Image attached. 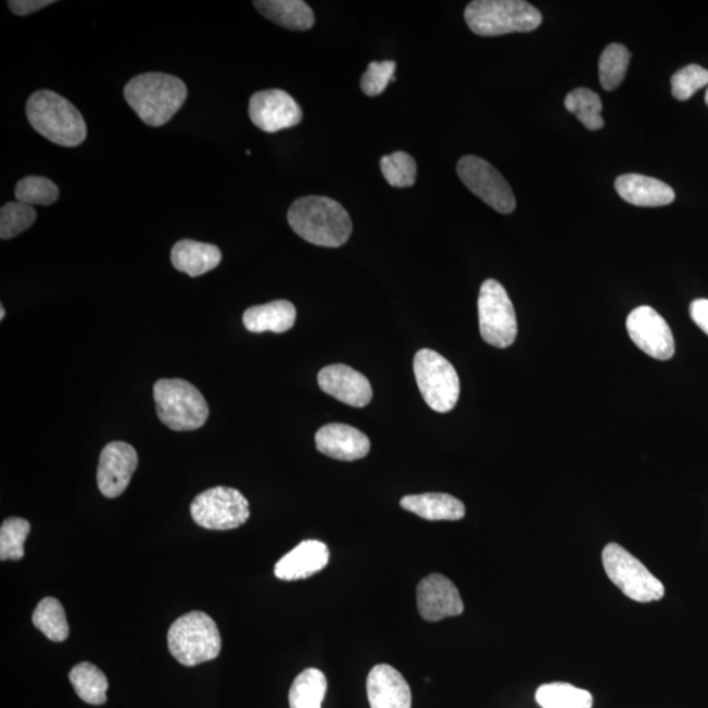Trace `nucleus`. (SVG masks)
I'll list each match as a JSON object with an SVG mask.
<instances>
[{
	"instance_id": "obj_1",
	"label": "nucleus",
	"mask_w": 708,
	"mask_h": 708,
	"mask_svg": "<svg viewBox=\"0 0 708 708\" xmlns=\"http://www.w3.org/2000/svg\"><path fill=\"white\" fill-rule=\"evenodd\" d=\"M288 223L296 236L327 249L345 244L353 230L352 219L343 205L324 195H307L293 202Z\"/></svg>"
},
{
	"instance_id": "obj_2",
	"label": "nucleus",
	"mask_w": 708,
	"mask_h": 708,
	"mask_svg": "<svg viewBox=\"0 0 708 708\" xmlns=\"http://www.w3.org/2000/svg\"><path fill=\"white\" fill-rule=\"evenodd\" d=\"M188 90L174 75L147 73L132 78L124 97L139 118L150 126L166 125L185 105Z\"/></svg>"
},
{
	"instance_id": "obj_3",
	"label": "nucleus",
	"mask_w": 708,
	"mask_h": 708,
	"mask_svg": "<svg viewBox=\"0 0 708 708\" xmlns=\"http://www.w3.org/2000/svg\"><path fill=\"white\" fill-rule=\"evenodd\" d=\"M27 117L31 128L59 147H79L87 137L81 113L53 91L41 90L31 94L27 101Z\"/></svg>"
},
{
	"instance_id": "obj_4",
	"label": "nucleus",
	"mask_w": 708,
	"mask_h": 708,
	"mask_svg": "<svg viewBox=\"0 0 708 708\" xmlns=\"http://www.w3.org/2000/svg\"><path fill=\"white\" fill-rule=\"evenodd\" d=\"M465 18L473 34L501 36L540 27L542 14L523 0H476L467 5Z\"/></svg>"
},
{
	"instance_id": "obj_5",
	"label": "nucleus",
	"mask_w": 708,
	"mask_h": 708,
	"mask_svg": "<svg viewBox=\"0 0 708 708\" xmlns=\"http://www.w3.org/2000/svg\"><path fill=\"white\" fill-rule=\"evenodd\" d=\"M168 649L186 667L217 659L223 641L216 622L202 611L177 618L167 635Z\"/></svg>"
},
{
	"instance_id": "obj_6",
	"label": "nucleus",
	"mask_w": 708,
	"mask_h": 708,
	"mask_svg": "<svg viewBox=\"0 0 708 708\" xmlns=\"http://www.w3.org/2000/svg\"><path fill=\"white\" fill-rule=\"evenodd\" d=\"M154 400L157 417L173 431H195L207 420L204 395L185 379H160L154 384Z\"/></svg>"
},
{
	"instance_id": "obj_7",
	"label": "nucleus",
	"mask_w": 708,
	"mask_h": 708,
	"mask_svg": "<svg viewBox=\"0 0 708 708\" xmlns=\"http://www.w3.org/2000/svg\"><path fill=\"white\" fill-rule=\"evenodd\" d=\"M414 371L423 401L435 413L445 414L457 406L458 372L444 356L432 350H421L416 353Z\"/></svg>"
},
{
	"instance_id": "obj_8",
	"label": "nucleus",
	"mask_w": 708,
	"mask_h": 708,
	"mask_svg": "<svg viewBox=\"0 0 708 708\" xmlns=\"http://www.w3.org/2000/svg\"><path fill=\"white\" fill-rule=\"evenodd\" d=\"M603 565L611 583L618 586L624 596L636 603L660 600L666 594L661 581L618 543H608L605 546Z\"/></svg>"
},
{
	"instance_id": "obj_9",
	"label": "nucleus",
	"mask_w": 708,
	"mask_h": 708,
	"mask_svg": "<svg viewBox=\"0 0 708 708\" xmlns=\"http://www.w3.org/2000/svg\"><path fill=\"white\" fill-rule=\"evenodd\" d=\"M480 334L486 344L508 347L518 332L517 316L507 290L496 280H486L478 300Z\"/></svg>"
},
{
	"instance_id": "obj_10",
	"label": "nucleus",
	"mask_w": 708,
	"mask_h": 708,
	"mask_svg": "<svg viewBox=\"0 0 708 708\" xmlns=\"http://www.w3.org/2000/svg\"><path fill=\"white\" fill-rule=\"evenodd\" d=\"M191 515L201 528L232 530L249 521L250 504L238 490L214 486L194 497Z\"/></svg>"
},
{
	"instance_id": "obj_11",
	"label": "nucleus",
	"mask_w": 708,
	"mask_h": 708,
	"mask_svg": "<svg viewBox=\"0 0 708 708\" xmlns=\"http://www.w3.org/2000/svg\"><path fill=\"white\" fill-rule=\"evenodd\" d=\"M459 179L486 205L502 214L515 212L516 198L509 182L482 157L466 155L458 162Z\"/></svg>"
},
{
	"instance_id": "obj_12",
	"label": "nucleus",
	"mask_w": 708,
	"mask_h": 708,
	"mask_svg": "<svg viewBox=\"0 0 708 708\" xmlns=\"http://www.w3.org/2000/svg\"><path fill=\"white\" fill-rule=\"evenodd\" d=\"M625 327L634 344L649 357L667 362L674 356L672 330L655 308L641 306L632 309Z\"/></svg>"
},
{
	"instance_id": "obj_13",
	"label": "nucleus",
	"mask_w": 708,
	"mask_h": 708,
	"mask_svg": "<svg viewBox=\"0 0 708 708\" xmlns=\"http://www.w3.org/2000/svg\"><path fill=\"white\" fill-rule=\"evenodd\" d=\"M249 115L258 129L267 132L293 128L302 122L301 106L282 90H265L252 94Z\"/></svg>"
},
{
	"instance_id": "obj_14",
	"label": "nucleus",
	"mask_w": 708,
	"mask_h": 708,
	"mask_svg": "<svg viewBox=\"0 0 708 708\" xmlns=\"http://www.w3.org/2000/svg\"><path fill=\"white\" fill-rule=\"evenodd\" d=\"M138 466L136 448L123 441H113L100 454L98 486L105 497L123 495Z\"/></svg>"
},
{
	"instance_id": "obj_15",
	"label": "nucleus",
	"mask_w": 708,
	"mask_h": 708,
	"mask_svg": "<svg viewBox=\"0 0 708 708\" xmlns=\"http://www.w3.org/2000/svg\"><path fill=\"white\" fill-rule=\"evenodd\" d=\"M417 608L428 622H439L448 617L463 615L464 600L457 586L444 574L433 573L417 585Z\"/></svg>"
},
{
	"instance_id": "obj_16",
	"label": "nucleus",
	"mask_w": 708,
	"mask_h": 708,
	"mask_svg": "<svg viewBox=\"0 0 708 708\" xmlns=\"http://www.w3.org/2000/svg\"><path fill=\"white\" fill-rule=\"evenodd\" d=\"M321 391L346 406L363 408L372 397L369 379L343 364L326 366L318 375Z\"/></svg>"
},
{
	"instance_id": "obj_17",
	"label": "nucleus",
	"mask_w": 708,
	"mask_h": 708,
	"mask_svg": "<svg viewBox=\"0 0 708 708\" xmlns=\"http://www.w3.org/2000/svg\"><path fill=\"white\" fill-rule=\"evenodd\" d=\"M316 448L327 457L346 460L363 459L370 452L368 435L346 423H327L315 434Z\"/></svg>"
},
{
	"instance_id": "obj_18",
	"label": "nucleus",
	"mask_w": 708,
	"mask_h": 708,
	"mask_svg": "<svg viewBox=\"0 0 708 708\" xmlns=\"http://www.w3.org/2000/svg\"><path fill=\"white\" fill-rule=\"evenodd\" d=\"M371 708H410L413 693L406 679L388 663L372 668L366 681Z\"/></svg>"
},
{
	"instance_id": "obj_19",
	"label": "nucleus",
	"mask_w": 708,
	"mask_h": 708,
	"mask_svg": "<svg viewBox=\"0 0 708 708\" xmlns=\"http://www.w3.org/2000/svg\"><path fill=\"white\" fill-rule=\"evenodd\" d=\"M328 561H330V549L324 542L303 541L277 561L275 574L286 581L307 579L325 570Z\"/></svg>"
},
{
	"instance_id": "obj_20",
	"label": "nucleus",
	"mask_w": 708,
	"mask_h": 708,
	"mask_svg": "<svg viewBox=\"0 0 708 708\" xmlns=\"http://www.w3.org/2000/svg\"><path fill=\"white\" fill-rule=\"evenodd\" d=\"M616 191L629 204L643 207L666 206L675 199L673 189L666 182L640 174L619 176Z\"/></svg>"
},
{
	"instance_id": "obj_21",
	"label": "nucleus",
	"mask_w": 708,
	"mask_h": 708,
	"mask_svg": "<svg viewBox=\"0 0 708 708\" xmlns=\"http://www.w3.org/2000/svg\"><path fill=\"white\" fill-rule=\"evenodd\" d=\"M220 261L223 254L217 245L191 239L179 240L170 251V263L174 267L193 278L216 269Z\"/></svg>"
},
{
	"instance_id": "obj_22",
	"label": "nucleus",
	"mask_w": 708,
	"mask_h": 708,
	"mask_svg": "<svg viewBox=\"0 0 708 708\" xmlns=\"http://www.w3.org/2000/svg\"><path fill=\"white\" fill-rule=\"evenodd\" d=\"M296 309L292 302L278 300L246 308L243 325L252 333H283L295 324Z\"/></svg>"
},
{
	"instance_id": "obj_23",
	"label": "nucleus",
	"mask_w": 708,
	"mask_h": 708,
	"mask_svg": "<svg viewBox=\"0 0 708 708\" xmlns=\"http://www.w3.org/2000/svg\"><path fill=\"white\" fill-rule=\"evenodd\" d=\"M403 509L429 521H458L466 516L465 504L447 493H421L401 501Z\"/></svg>"
},
{
	"instance_id": "obj_24",
	"label": "nucleus",
	"mask_w": 708,
	"mask_h": 708,
	"mask_svg": "<svg viewBox=\"0 0 708 708\" xmlns=\"http://www.w3.org/2000/svg\"><path fill=\"white\" fill-rule=\"evenodd\" d=\"M254 5L264 17L282 28L308 30L314 27V12L302 0H258Z\"/></svg>"
},
{
	"instance_id": "obj_25",
	"label": "nucleus",
	"mask_w": 708,
	"mask_h": 708,
	"mask_svg": "<svg viewBox=\"0 0 708 708\" xmlns=\"http://www.w3.org/2000/svg\"><path fill=\"white\" fill-rule=\"evenodd\" d=\"M68 678L75 693L86 704L93 706L105 704L109 680L97 666L91 662H80L72 669Z\"/></svg>"
},
{
	"instance_id": "obj_26",
	"label": "nucleus",
	"mask_w": 708,
	"mask_h": 708,
	"mask_svg": "<svg viewBox=\"0 0 708 708\" xmlns=\"http://www.w3.org/2000/svg\"><path fill=\"white\" fill-rule=\"evenodd\" d=\"M327 693V679L319 669L303 670L289 692L290 708H321Z\"/></svg>"
},
{
	"instance_id": "obj_27",
	"label": "nucleus",
	"mask_w": 708,
	"mask_h": 708,
	"mask_svg": "<svg viewBox=\"0 0 708 708\" xmlns=\"http://www.w3.org/2000/svg\"><path fill=\"white\" fill-rule=\"evenodd\" d=\"M535 699L542 708H592L590 692L565 682L543 685L536 691Z\"/></svg>"
},
{
	"instance_id": "obj_28",
	"label": "nucleus",
	"mask_w": 708,
	"mask_h": 708,
	"mask_svg": "<svg viewBox=\"0 0 708 708\" xmlns=\"http://www.w3.org/2000/svg\"><path fill=\"white\" fill-rule=\"evenodd\" d=\"M37 630L52 642H65L69 628L65 609L59 599L47 597L41 600L31 617Z\"/></svg>"
},
{
	"instance_id": "obj_29",
	"label": "nucleus",
	"mask_w": 708,
	"mask_h": 708,
	"mask_svg": "<svg viewBox=\"0 0 708 708\" xmlns=\"http://www.w3.org/2000/svg\"><path fill=\"white\" fill-rule=\"evenodd\" d=\"M631 53L622 43H611L606 47L598 61L599 84L606 91L616 90L621 86L628 74Z\"/></svg>"
},
{
	"instance_id": "obj_30",
	"label": "nucleus",
	"mask_w": 708,
	"mask_h": 708,
	"mask_svg": "<svg viewBox=\"0 0 708 708\" xmlns=\"http://www.w3.org/2000/svg\"><path fill=\"white\" fill-rule=\"evenodd\" d=\"M565 105L568 112L577 116L580 123L590 130H599L604 128L605 122L600 112L603 103L596 92L590 88H577L567 94Z\"/></svg>"
},
{
	"instance_id": "obj_31",
	"label": "nucleus",
	"mask_w": 708,
	"mask_h": 708,
	"mask_svg": "<svg viewBox=\"0 0 708 708\" xmlns=\"http://www.w3.org/2000/svg\"><path fill=\"white\" fill-rule=\"evenodd\" d=\"M16 201L25 205H53L60 199V189L48 177L27 176L17 182Z\"/></svg>"
},
{
	"instance_id": "obj_32",
	"label": "nucleus",
	"mask_w": 708,
	"mask_h": 708,
	"mask_svg": "<svg viewBox=\"0 0 708 708\" xmlns=\"http://www.w3.org/2000/svg\"><path fill=\"white\" fill-rule=\"evenodd\" d=\"M30 524L21 517L4 520L0 528V559L21 560L24 556V543L27 541Z\"/></svg>"
},
{
	"instance_id": "obj_33",
	"label": "nucleus",
	"mask_w": 708,
	"mask_h": 708,
	"mask_svg": "<svg viewBox=\"0 0 708 708\" xmlns=\"http://www.w3.org/2000/svg\"><path fill=\"white\" fill-rule=\"evenodd\" d=\"M381 170L389 185L394 188L413 187L417 177V164L404 151H395L381 160Z\"/></svg>"
},
{
	"instance_id": "obj_34",
	"label": "nucleus",
	"mask_w": 708,
	"mask_h": 708,
	"mask_svg": "<svg viewBox=\"0 0 708 708\" xmlns=\"http://www.w3.org/2000/svg\"><path fill=\"white\" fill-rule=\"evenodd\" d=\"M37 213L34 206L22 202H9L0 208V238L12 239L27 231L36 223Z\"/></svg>"
},
{
	"instance_id": "obj_35",
	"label": "nucleus",
	"mask_w": 708,
	"mask_h": 708,
	"mask_svg": "<svg viewBox=\"0 0 708 708\" xmlns=\"http://www.w3.org/2000/svg\"><path fill=\"white\" fill-rule=\"evenodd\" d=\"M670 84H672V93L675 99L688 100L700 88L708 86V69L698 65H688L679 69Z\"/></svg>"
},
{
	"instance_id": "obj_36",
	"label": "nucleus",
	"mask_w": 708,
	"mask_h": 708,
	"mask_svg": "<svg viewBox=\"0 0 708 708\" xmlns=\"http://www.w3.org/2000/svg\"><path fill=\"white\" fill-rule=\"evenodd\" d=\"M394 61L371 62L362 78V90L370 98L381 94L390 81H394Z\"/></svg>"
},
{
	"instance_id": "obj_37",
	"label": "nucleus",
	"mask_w": 708,
	"mask_h": 708,
	"mask_svg": "<svg viewBox=\"0 0 708 708\" xmlns=\"http://www.w3.org/2000/svg\"><path fill=\"white\" fill-rule=\"evenodd\" d=\"M53 3V0H10L9 8L17 16H27Z\"/></svg>"
},
{
	"instance_id": "obj_38",
	"label": "nucleus",
	"mask_w": 708,
	"mask_h": 708,
	"mask_svg": "<svg viewBox=\"0 0 708 708\" xmlns=\"http://www.w3.org/2000/svg\"><path fill=\"white\" fill-rule=\"evenodd\" d=\"M691 316L695 325L708 334V300H695L691 305Z\"/></svg>"
},
{
	"instance_id": "obj_39",
	"label": "nucleus",
	"mask_w": 708,
	"mask_h": 708,
	"mask_svg": "<svg viewBox=\"0 0 708 708\" xmlns=\"http://www.w3.org/2000/svg\"><path fill=\"white\" fill-rule=\"evenodd\" d=\"M4 316H5V309H4V307L2 306V307H0V320H3V319H4Z\"/></svg>"
},
{
	"instance_id": "obj_40",
	"label": "nucleus",
	"mask_w": 708,
	"mask_h": 708,
	"mask_svg": "<svg viewBox=\"0 0 708 708\" xmlns=\"http://www.w3.org/2000/svg\"><path fill=\"white\" fill-rule=\"evenodd\" d=\"M706 104L708 106V90L706 91V97H705Z\"/></svg>"
}]
</instances>
